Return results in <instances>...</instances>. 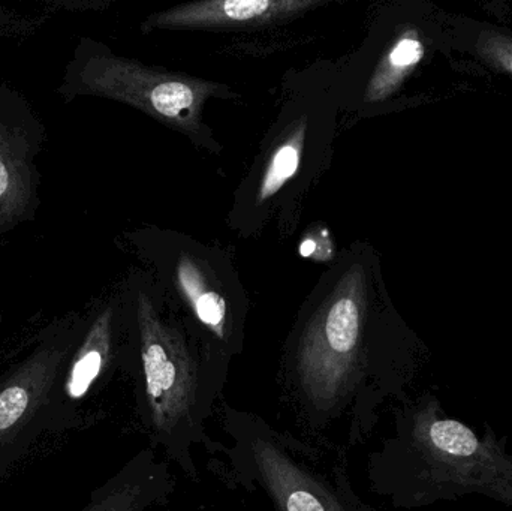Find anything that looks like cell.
Masks as SVG:
<instances>
[{
	"instance_id": "1",
	"label": "cell",
	"mask_w": 512,
	"mask_h": 511,
	"mask_svg": "<svg viewBox=\"0 0 512 511\" xmlns=\"http://www.w3.org/2000/svg\"><path fill=\"white\" fill-rule=\"evenodd\" d=\"M427 356L390 308L373 317L363 282H343L295 327L277 381L304 438L340 437L349 450L375 431L385 405L411 396Z\"/></svg>"
},
{
	"instance_id": "2",
	"label": "cell",
	"mask_w": 512,
	"mask_h": 511,
	"mask_svg": "<svg viewBox=\"0 0 512 511\" xmlns=\"http://www.w3.org/2000/svg\"><path fill=\"white\" fill-rule=\"evenodd\" d=\"M393 431L367 456L370 491L417 510L483 495L512 509V453L490 425L475 431L427 389L393 404Z\"/></svg>"
},
{
	"instance_id": "3",
	"label": "cell",
	"mask_w": 512,
	"mask_h": 511,
	"mask_svg": "<svg viewBox=\"0 0 512 511\" xmlns=\"http://www.w3.org/2000/svg\"><path fill=\"white\" fill-rule=\"evenodd\" d=\"M137 369L135 407L150 447L198 482V447L213 443L207 428L221 401L230 369L222 366L197 335L162 317L140 296L132 314Z\"/></svg>"
},
{
	"instance_id": "4",
	"label": "cell",
	"mask_w": 512,
	"mask_h": 511,
	"mask_svg": "<svg viewBox=\"0 0 512 511\" xmlns=\"http://www.w3.org/2000/svg\"><path fill=\"white\" fill-rule=\"evenodd\" d=\"M219 425L224 440L207 453L222 462V477L262 492L274 511H375L355 492L343 447L289 434L227 402Z\"/></svg>"
},
{
	"instance_id": "5",
	"label": "cell",
	"mask_w": 512,
	"mask_h": 511,
	"mask_svg": "<svg viewBox=\"0 0 512 511\" xmlns=\"http://www.w3.org/2000/svg\"><path fill=\"white\" fill-rule=\"evenodd\" d=\"M137 369L134 321L120 327L113 309L102 311L84 326L66 359L47 407L45 434L92 428L104 420L95 408L99 396L117 377L134 383Z\"/></svg>"
},
{
	"instance_id": "6",
	"label": "cell",
	"mask_w": 512,
	"mask_h": 511,
	"mask_svg": "<svg viewBox=\"0 0 512 511\" xmlns=\"http://www.w3.org/2000/svg\"><path fill=\"white\" fill-rule=\"evenodd\" d=\"M83 329L68 323L47 330L29 356L0 375V476L45 434L51 390Z\"/></svg>"
},
{
	"instance_id": "7",
	"label": "cell",
	"mask_w": 512,
	"mask_h": 511,
	"mask_svg": "<svg viewBox=\"0 0 512 511\" xmlns=\"http://www.w3.org/2000/svg\"><path fill=\"white\" fill-rule=\"evenodd\" d=\"M174 489L170 462L146 447L96 488L80 511H147L167 504Z\"/></svg>"
},
{
	"instance_id": "8",
	"label": "cell",
	"mask_w": 512,
	"mask_h": 511,
	"mask_svg": "<svg viewBox=\"0 0 512 511\" xmlns=\"http://www.w3.org/2000/svg\"><path fill=\"white\" fill-rule=\"evenodd\" d=\"M318 5L309 0H209L188 3L156 18L162 27H227L267 23Z\"/></svg>"
},
{
	"instance_id": "9",
	"label": "cell",
	"mask_w": 512,
	"mask_h": 511,
	"mask_svg": "<svg viewBox=\"0 0 512 511\" xmlns=\"http://www.w3.org/2000/svg\"><path fill=\"white\" fill-rule=\"evenodd\" d=\"M448 45L454 60H468L512 81V29L469 15L451 14Z\"/></svg>"
},
{
	"instance_id": "10",
	"label": "cell",
	"mask_w": 512,
	"mask_h": 511,
	"mask_svg": "<svg viewBox=\"0 0 512 511\" xmlns=\"http://www.w3.org/2000/svg\"><path fill=\"white\" fill-rule=\"evenodd\" d=\"M301 134L292 140L286 141L276 150L268 162L267 170L262 177L259 188V200L264 201L276 194L286 180L291 179L300 164Z\"/></svg>"
},
{
	"instance_id": "11",
	"label": "cell",
	"mask_w": 512,
	"mask_h": 511,
	"mask_svg": "<svg viewBox=\"0 0 512 511\" xmlns=\"http://www.w3.org/2000/svg\"><path fill=\"white\" fill-rule=\"evenodd\" d=\"M301 254L303 255H310L313 251H315V243L312 242V240H306V242L301 245Z\"/></svg>"
}]
</instances>
